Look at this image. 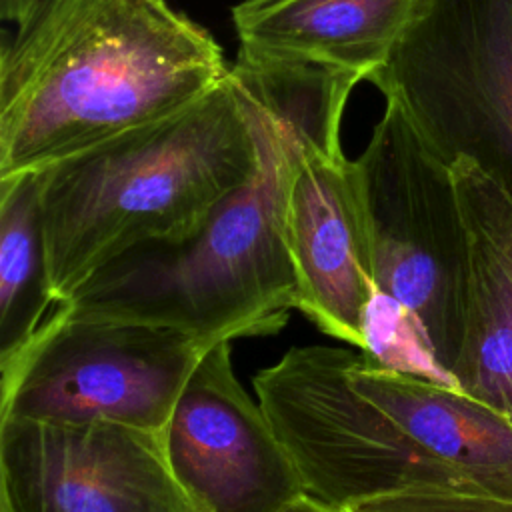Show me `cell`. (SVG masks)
Masks as SVG:
<instances>
[{
	"mask_svg": "<svg viewBox=\"0 0 512 512\" xmlns=\"http://www.w3.org/2000/svg\"><path fill=\"white\" fill-rule=\"evenodd\" d=\"M228 80L250 120L260 164L190 238L114 258L66 300L74 316L178 328L210 344L278 330L296 308L284 234L286 194L302 150L340 140L360 76L238 54Z\"/></svg>",
	"mask_w": 512,
	"mask_h": 512,
	"instance_id": "cell-1",
	"label": "cell"
},
{
	"mask_svg": "<svg viewBox=\"0 0 512 512\" xmlns=\"http://www.w3.org/2000/svg\"><path fill=\"white\" fill-rule=\"evenodd\" d=\"M228 74L214 36L166 0H40L0 46V178L172 116Z\"/></svg>",
	"mask_w": 512,
	"mask_h": 512,
	"instance_id": "cell-2",
	"label": "cell"
},
{
	"mask_svg": "<svg viewBox=\"0 0 512 512\" xmlns=\"http://www.w3.org/2000/svg\"><path fill=\"white\" fill-rule=\"evenodd\" d=\"M258 164L226 78L188 108L38 172L56 302L132 248L194 236Z\"/></svg>",
	"mask_w": 512,
	"mask_h": 512,
	"instance_id": "cell-3",
	"label": "cell"
},
{
	"mask_svg": "<svg viewBox=\"0 0 512 512\" xmlns=\"http://www.w3.org/2000/svg\"><path fill=\"white\" fill-rule=\"evenodd\" d=\"M354 164L378 296L406 314L436 366L454 384L468 242L452 168L390 102Z\"/></svg>",
	"mask_w": 512,
	"mask_h": 512,
	"instance_id": "cell-4",
	"label": "cell"
},
{
	"mask_svg": "<svg viewBox=\"0 0 512 512\" xmlns=\"http://www.w3.org/2000/svg\"><path fill=\"white\" fill-rule=\"evenodd\" d=\"M368 82L446 164L472 160L512 196V0H414Z\"/></svg>",
	"mask_w": 512,
	"mask_h": 512,
	"instance_id": "cell-5",
	"label": "cell"
},
{
	"mask_svg": "<svg viewBox=\"0 0 512 512\" xmlns=\"http://www.w3.org/2000/svg\"><path fill=\"white\" fill-rule=\"evenodd\" d=\"M210 346L178 328L74 316L56 302L32 340L0 364V418L164 432Z\"/></svg>",
	"mask_w": 512,
	"mask_h": 512,
	"instance_id": "cell-6",
	"label": "cell"
},
{
	"mask_svg": "<svg viewBox=\"0 0 512 512\" xmlns=\"http://www.w3.org/2000/svg\"><path fill=\"white\" fill-rule=\"evenodd\" d=\"M360 348L294 346L252 386L304 492L336 508L412 490H470L352 386Z\"/></svg>",
	"mask_w": 512,
	"mask_h": 512,
	"instance_id": "cell-7",
	"label": "cell"
},
{
	"mask_svg": "<svg viewBox=\"0 0 512 512\" xmlns=\"http://www.w3.org/2000/svg\"><path fill=\"white\" fill-rule=\"evenodd\" d=\"M0 510L200 512L170 472L162 432L16 418H0Z\"/></svg>",
	"mask_w": 512,
	"mask_h": 512,
	"instance_id": "cell-8",
	"label": "cell"
},
{
	"mask_svg": "<svg viewBox=\"0 0 512 512\" xmlns=\"http://www.w3.org/2000/svg\"><path fill=\"white\" fill-rule=\"evenodd\" d=\"M162 442L172 476L200 512H276L304 492L268 416L234 374L230 340L198 360Z\"/></svg>",
	"mask_w": 512,
	"mask_h": 512,
	"instance_id": "cell-9",
	"label": "cell"
},
{
	"mask_svg": "<svg viewBox=\"0 0 512 512\" xmlns=\"http://www.w3.org/2000/svg\"><path fill=\"white\" fill-rule=\"evenodd\" d=\"M284 234L296 310L324 334L366 352L378 288L356 164L340 140L302 150L286 194Z\"/></svg>",
	"mask_w": 512,
	"mask_h": 512,
	"instance_id": "cell-10",
	"label": "cell"
},
{
	"mask_svg": "<svg viewBox=\"0 0 512 512\" xmlns=\"http://www.w3.org/2000/svg\"><path fill=\"white\" fill-rule=\"evenodd\" d=\"M468 242L458 390L512 418V196L472 160L450 164Z\"/></svg>",
	"mask_w": 512,
	"mask_h": 512,
	"instance_id": "cell-11",
	"label": "cell"
},
{
	"mask_svg": "<svg viewBox=\"0 0 512 512\" xmlns=\"http://www.w3.org/2000/svg\"><path fill=\"white\" fill-rule=\"evenodd\" d=\"M352 386L470 490L512 498V418L462 390L388 368L362 350Z\"/></svg>",
	"mask_w": 512,
	"mask_h": 512,
	"instance_id": "cell-12",
	"label": "cell"
},
{
	"mask_svg": "<svg viewBox=\"0 0 512 512\" xmlns=\"http://www.w3.org/2000/svg\"><path fill=\"white\" fill-rule=\"evenodd\" d=\"M414 0H244L232 8L238 54L304 62L368 80L390 58Z\"/></svg>",
	"mask_w": 512,
	"mask_h": 512,
	"instance_id": "cell-13",
	"label": "cell"
},
{
	"mask_svg": "<svg viewBox=\"0 0 512 512\" xmlns=\"http://www.w3.org/2000/svg\"><path fill=\"white\" fill-rule=\"evenodd\" d=\"M54 306L40 174L0 178V364L32 340Z\"/></svg>",
	"mask_w": 512,
	"mask_h": 512,
	"instance_id": "cell-14",
	"label": "cell"
},
{
	"mask_svg": "<svg viewBox=\"0 0 512 512\" xmlns=\"http://www.w3.org/2000/svg\"><path fill=\"white\" fill-rule=\"evenodd\" d=\"M350 512H512V498L476 490H412L356 504Z\"/></svg>",
	"mask_w": 512,
	"mask_h": 512,
	"instance_id": "cell-15",
	"label": "cell"
},
{
	"mask_svg": "<svg viewBox=\"0 0 512 512\" xmlns=\"http://www.w3.org/2000/svg\"><path fill=\"white\" fill-rule=\"evenodd\" d=\"M276 512H350V510L330 506V504H326V502H322V500L302 492L300 496H296L294 500H290L288 504H284Z\"/></svg>",
	"mask_w": 512,
	"mask_h": 512,
	"instance_id": "cell-16",
	"label": "cell"
},
{
	"mask_svg": "<svg viewBox=\"0 0 512 512\" xmlns=\"http://www.w3.org/2000/svg\"><path fill=\"white\" fill-rule=\"evenodd\" d=\"M38 4L40 0H0V18L18 26Z\"/></svg>",
	"mask_w": 512,
	"mask_h": 512,
	"instance_id": "cell-17",
	"label": "cell"
},
{
	"mask_svg": "<svg viewBox=\"0 0 512 512\" xmlns=\"http://www.w3.org/2000/svg\"><path fill=\"white\" fill-rule=\"evenodd\" d=\"M0 512H2V510H0Z\"/></svg>",
	"mask_w": 512,
	"mask_h": 512,
	"instance_id": "cell-18",
	"label": "cell"
}]
</instances>
